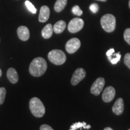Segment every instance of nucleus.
I'll return each instance as SVG.
<instances>
[{
    "instance_id": "cd10ccee",
    "label": "nucleus",
    "mask_w": 130,
    "mask_h": 130,
    "mask_svg": "<svg viewBox=\"0 0 130 130\" xmlns=\"http://www.w3.org/2000/svg\"><path fill=\"white\" fill-rule=\"evenodd\" d=\"M96 1H102V2H105V1H107V0H96Z\"/></svg>"
},
{
    "instance_id": "9b49d317",
    "label": "nucleus",
    "mask_w": 130,
    "mask_h": 130,
    "mask_svg": "<svg viewBox=\"0 0 130 130\" xmlns=\"http://www.w3.org/2000/svg\"><path fill=\"white\" fill-rule=\"evenodd\" d=\"M19 38L22 41H27L30 38V31L25 26H20L17 30Z\"/></svg>"
},
{
    "instance_id": "0eeeda50",
    "label": "nucleus",
    "mask_w": 130,
    "mask_h": 130,
    "mask_svg": "<svg viewBox=\"0 0 130 130\" xmlns=\"http://www.w3.org/2000/svg\"><path fill=\"white\" fill-rule=\"evenodd\" d=\"M80 40L77 38H72L67 42L65 48L68 53L74 54L80 48Z\"/></svg>"
},
{
    "instance_id": "412c9836",
    "label": "nucleus",
    "mask_w": 130,
    "mask_h": 130,
    "mask_svg": "<svg viewBox=\"0 0 130 130\" xmlns=\"http://www.w3.org/2000/svg\"><path fill=\"white\" fill-rule=\"evenodd\" d=\"M72 12L73 14H75V15H77L78 16H80L82 15L83 14V11L81 10L78 6H75L74 7H72Z\"/></svg>"
},
{
    "instance_id": "7ed1b4c3",
    "label": "nucleus",
    "mask_w": 130,
    "mask_h": 130,
    "mask_svg": "<svg viewBox=\"0 0 130 130\" xmlns=\"http://www.w3.org/2000/svg\"><path fill=\"white\" fill-rule=\"evenodd\" d=\"M116 18L111 14H104L101 19V24L102 28L107 32L114 31L116 28Z\"/></svg>"
},
{
    "instance_id": "7c9ffc66",
    "label": "nucleus",
    "mask_w": 130,
    "mask_h": 130,
    "mask_svg": "<svg viewBox=\"0 0 130 130\" xmlns=\"http://www.w3.org/2000/svg\"><path fill=\"white\" fill-rule=\"evenodd\" d=\"M128 130H130V129H128Z\"/></svg>"
},
{
    "instance_id": "b1692460",
    "label": "nucleus",
    "mask_w": 130,
    "mask_h": 130,
    "mask_svg": "<svg viewBox=\"0 0 130 130\" xmlns=\"http://www.w3.org/2000/svg\"><path fill=\"white\" fill-rule=\"evenodd\" d=\"M124 63L130 69V53L126 54L124 57Z\"/></svg>"
},
{
    "instance_id": "4be33fe9",
    "label": "nucleus",
    "mask_w": 130,
    "mask_h": 130,
    "mask_svg": "<svg viewBox=\"0 0 130 130\" xmlns=\"http://www.w3.org/2000/svg\"><path fill=\"white\" fill-rule=\"evenodd\" d=\"M123 37H124V39L126 43L130 45V28H126L125 30Z\"/></svg>"
},
{
    "instance_id": "20e7f679",
    "label": "nucleus",
    "mask_w": 130,
    "mask_h": 130,
    "mask_svg": "<svg viewBox=\"0 0 130 130\" xmlns=\"http://www.w3.org/2000/svg\"><path fill=\"white\" fill-rule=\"evenodd\" d=\"M49 60L56 65L64 64L66 60V54L64 52L60 50H53L48 53Z\"/></svg>"
},
{
    "instance_id": "f8f14e48",
    "label": "nucleus",
    "mask_w": 130,
    "mask_h": 130,
    "mask_svg": "<svg viewBox=\"0 0 130 130\" xmlns=\"http://www.w3.org/2000/svg\"><path fill=\"white\" fill-rule=\"evenodd\" d=\"M50 15V10L48 6H43L40 8L39 16V21L40 22H45L48 20Z\"/></svg>"
},
{
    "instance_id": "c85d7f7f",
    "label": "nucleus",
    "mask_w": 130,
    "mask_h": 130,
    "mask_svg": "<svg viewBox=\"0 0 130 130\" xmlns=\"http://www.w3.org/2000/svg\"><path fill=\"white\" fill-rule=\"evenodd\" d=\"M1 75H2V71H1V69H0V77H1Z\"/></svg>"
},
{
    "instance_id": "f257e3e1",
    "label": "nucleus",
    "mask_w": 130,
    "mask_h": 130,
    "mask_svg": "<svg viewBox=\"0 0 130 130\" xmlns=\"http://www.w3.org/2000/svg\"><path fill=\"white\" fill-rule=\"evenodd\" d=\"M46 61L43 58L37 57L33 59L29 67V72L34 77L43 75L47 69Z\"/></svg>"
},
{
    "instance_id": "2eb2a0df",
    "label": "nucleus",
    "mask_w": 130,
    "mask_h": 130,
    "mask_svg": "<svg viewBox=\"0 0 130 130\" xmlns=\"http://www.w3.org/2000/svg\"><path fill=\"white\" fill-rule=\"evenodd\" d=\"M66 27V24L64 21H59L54 24L53 27V31L56 34H60Z\"/></svg>"
},
{
    "instance_id": "423d86ee",
    "label": "nucleus",
    "mask_w": 130,
    "mask_h": 130,
    "mask_svg": "<svg viewBox=\"0 0 130 130\" xmlns=\"http://www.w3.org/2000/svg\"><path fill=\"white\" fill-rule=\"evenodd\" d=\"M105 83V81L104 78L100 77L97 78L91 86L90 92L95 96L100 95L104 87Z\"/></svg>"
},
{
    "instance_id": "dca6fc26",
    "label": "nucleus",
    "mask_w": 130,
    "mask_h": 130,
    "mask_svg": "<svg viewBox=\"0 0 130 130\" xmlns=\"http://www.w3.org/2000/svg\"><path fill=\"white\" fill-rule=\"evenodd\" d=\"M68 3V0H57L54 5V10L56 12H60L64 9Z\"/></svg>"
},
{
    "instance_id": "9d476101",
    "label": "nucleus",
    "mask_w": 130,
    "mask_h": 130,
    "mask_svg": "<svg viewBox=\"0 0 130 130\" xmlns=\"http://www.w3.org/2000/svg\"><path fill=\"white\" fill-rule=\"evenodd\" d=\"M112 110L113 113L116 115H121L123 113L124 110V102L122 98H120L116 100L112 107Z\"/></svg>"
},
{
    "instance_id": "ddd939ff",
    "label": "nucleus",
    "mask_w": 130,
    "mask_h": 130,
    "mask_svg": "<svg viewBox=\"0 0 130 130\" xmlns=\"http://www.w3.org/2000/svg\"><path fill=\"white\" fill-rule=\"evenodd\" d=\"M7 77L9 80L13 84H16L19 80V76L15 69L11 68L7 70Z\"/></svg>"
},
{
    "instance_id": "6ab92c4d",
    "label": "nucleus",
    "mask_w": 130,
    "mask_h": 130,
    "mask_svg": "<svg viewBox=\"0 0 130 130\" xmlns=\"http://www.w3.org/2000/svg\"><path fill=\"white\" fill-rule=\"evenodd\" d=\"M25 4L26 6V7H27V9L30 12H31L33 14H35L37 12V10L36 9L35 6H34V5L32 4L30 2V1H29L27 0V1H25Z\"/></svg>"
},
{
    "instance_id": "6e6552de",
    "label": "nucleus",
    "mask_w": 130,
    "mask_h": 130,
    "mask_svg": "<svg viewBox=\"0 0 130 130\" xmlns=\"http://www.w3.org/2000/svg\"><path fill=\"white\" fill-rule=\"evenodd\" d=\"M86 75V71L83 68H78L75 71L73 74L71 83L73 86L77 85L78 84L82 81Z\"/></svg>"
},
{
    "instance_id": "1a4fd4ad",
    "label": "nucleus",
    "mask_w": 130,
    "mask_h": 130,
    "mask_svg": "<svg viewBox=\"0 0 130 130\" xmlns=\"http://www.w3.org/2000/svg\"><path fill=\"white\" fill-rule=\"evenodd\" d=\"M116 95V90L112 86H108L105 89L102 93V98L105 102H110L115 98Z\"/></svg>"
},
{
    "instance_id": "393cba45",
    "label": "nucleus",
    "mask_w": 130,
    "mask_h": 130,
    "mask_svg": "<svg viewBox=\"0 0 130 130\" xmlns=\"http://www.w3.org/2000/svg\"><path fill=\"white\" fill-rule=\"evenodd\" d=\"M40 130H54L53 128L46 124L42 125L40 127Z\"/></svg>"
},
{
    "instance_id": "aec40b11",
    "label": "nucleus",
    "mask_w": 130,
    "mask_h": 130,
    "mask_svg": "<svg viewBox=\"0 0 130 130\" xmlns=\"http://www.w3.org/2000/svg\"><path fill=\"white\" fill-rule=\"evenodd\" d=\"M6 95V90L4 87L0 88V105L4 103Z\"/></svg>"
},
{
    "instance_id": "f3484780",
    "label": "nucleus",
    "mask_w": 130,
    "mask_h": 130,
    "mask_svg": "<svg viewBox=\"0 0 130 130\" xmlns=\"http://www.w3.org/2000/svg\"><path fill=\"white\" fill-rule=\"evenodd\" d=\"M85 128V129H86V128L89 129V128H90V126L89 125L87 126V124L85 122H77L74 123V124L71 126L70 130H77L79 128Z\"/></svg>"
},
{
    "instance_id": "5701e85b",
    "label": "nucleus",
    "mask_w": 130,
    "mask_h": 130,
    "mask_svg": "<svg viewBox=\"0 0 130 130\" xmlns=\"http://www.w3.org/2000/svg\"><path fill=\"white\" fill-rule=\"evenodd\" d=\"M90 10L93 13H96L98 12L99 6L96 3H93L90 6Z\"/></svg>"
},
{
    "instance_id": "4468645a",
    "label": "nucleus",
    "mask_w": 130,
    "mask_h": 130,
    "mask_svg": "<svg viewBox=\"0 0 130 130\" xmlns=\"http://www.w3.org/2000/svg\"><path fill=\"white\" fill-rule=\"evenodd\" d=\"M53 27L51 24H48L42 29V36L45 39H50L53 33Z\"/></svg>"
},
{
    "instance_id": "a211bd4d",
    "label": "nucleus",
    "mask_w": 130,
    "mask_h": 130,
    "mask_svg": "<svg viewBox=\"0 0 130 130\" xmlns=\"http://www.w3.org/2000/svg\"><path fill=\"white\" fill-rule=\"evenodd\" d=\"M121 55L120 54V53H116L115 54V57H112L111 56L108 57V60L113 64H116L120 60H121Z\"/></svg>"
},
{
    "instance_id": "39448f33",
    "label": "nucleus",
    "mask_w": 130,
    "mask_h": 130,
    "mask_svg": "<svg viewBox=\"0 0 130 130\" xmlns=\"http://www.w3.org/2000/svg\"><path fill=\"white\" fill-rule=\"evenodd\" d=\"M84 24V21L82 19L75 18L72 19L69 22L68 26V30L72 33H75L79 31L83 28Z\"/></svg>"
},
{
    "instance_id": "a878e982",
    "label": "nucleus",
    "mask_w": 130,
    "mask_h": 130,
    "mask_svg": "<svg viewBox=\"0 0 130 130\" xmlns=\"http://www.w3.org/2000/svg\"><path fill=\"white\" fill-rule=\"evenodd\" d=\"M114 53H115V50H114L113 48H111V49H110V50L107 52L106 55H107V57H110V56H112V55Z\"/></svg>"
},
{
    "instance_id": "c756f323",
    "label": "nucleus",
    "mask_w": 130,
    "mask_h": 130,
    "mask_svg": "<svg viewBox=\"0 0 130 130\" xmlns=\"http://www.w3.org/2000/svg\"><path fill=\"white\" fill-rule=\"evenodd\" d=\"M128 6H129V8L130 9V0L129 1V4H128Z\"/></svg>"
},
{
    "instance_id": "bb28decb",
    "label": "nucleus",
    "mask_w": 130,
    "mask_h": 130,
    "mask_svg": "<svg viewBox=\"0 0 130 130\" xmlns=\"http://www.w3.org/2000/svg\"><path fill=\"white\" fill-rule=\"evenodd\" d=\"M104 130H113V129L110 127H106Z\"/></svg>"
},
{
    "instance_id": "f03ea898",
    "label": "nucleus",
    "mask_w": 130,
    "mask_h": 130,
    "mask_svg": "<svg viewBox=\"0 0 130 130\" xmlns=\"http://www.w3.org/2000/svg\"><path fill=\"white\" fill-rule=\"evenodd\" d=\"M29 107L31 113L36 118H42L45 115V107L38 98L34 97L31 99Z\"/></svg>"
}]
</instances>
